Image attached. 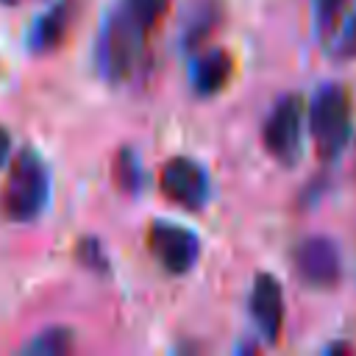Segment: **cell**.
Returning a JSON list of instances; mask_svg holds the SVG:
<instances>
[{
    "instance_id": "cell-17",
    "label": "cell",
    "mask_w": 356,
    "mask_h": 356,
    "mask_svg": "<svg viewBox=\"0 0 356 356\" xmlns=\"http://www.w3.org/2000/svg\"><path fill=\"white\" fill-rule=\"evenodd\" d=\"M334 56L337 58H356V11L345 22V28H342V33L334 44Z\"/></svg>"
},
{
    "instance_id": "cell-20",
    "label": "cell",
    "mask_w": 356,
    "mask_h": 356,
    "mask_svg": "<svg viewBox=\"0 0 356 356\" xmlns=\"http://www.w3.org/2000/svg\"><path fill=\"white\" fill-rule=\"evenodd\" d=\"M0 3H3V6H17L19 0H0Z\"/></svg>"
},
{
    "instance_id": "cell-13",
    "label": "cell",
    "mask_w": 356,
    "mask_h": 356,
    "mask_svg": "<svg viewBox=\"0 0 356 356\" xmlns=\"http://www.w3.org/2000/svg\"><path fill=\"white\" fill-rule=\"evenodd\" d=\"M167 6H170V0H122V3H120V8H122L139 28H145L147 33H150V28L164 17Z\"/></svg>"
},
{
    "instance_id": "cell-19",
    "label": "cell",
    "mask_w": 356,
    "mask_h": 356,
    "mask_svg": "<svg viewBox=\"0 0 356 356\" xmlns=\"http://www.w3.org/2000/svg\"><path fill=\"white\" fill-rule=\"evenodd\" d=\"M334 350H345V353H348V350H350V345H345V342H337V345H328V348H325V353H334Z\"/></svg>"
},
{
    "instance_id": "cell-3",
    "label": "cell",
    "mask_w": 356,
    "mask_h": 356,
    "mask_svg": "<svg viewBox=\"0 0 356 356\" xmlns=\"http://www.w3.org/2000/svg\"><path fill=\"white\" fill-rule=\"evenodd\" d=\"M147 31L139 28L120 6L108 14L100 36H97V70L108 83L125 81L142 56V44Z\"/></svg>"
},
{
    "instance_id": "cell-12",
    "label": "cell",
    "mask_w": 356,
    "mask_h": 356,
    "mask_svg": "<svg viewBox=\"0 0 356 356\" xmlns=\"http://www.w3.org/2000/svg\"><path fill=\"white\" fill-rule=\"evenodd\" d=\"M72 348H75L72 331L56 325V328H47L42 334H36L31 342H25L22 353H28V356H67Z\"/></svg>"
},
{
    "instance_id": "cell-10",
    "label": "cell",
    "mask_w": 356,
    "mask_h": 356,
    "mask_svg": "<svg viewBox=\"0 0 356 356\" xmlns=\"http://www.w3.org/2000/svg\"><path fill=\"white\" fill-rule=\"evenodd\" d=\"M231 72H234L231 56L222 47H211L209 53H203L200 58H195L189 81H192L195 95L209 97V95H217L231 81Z\"/></svg>"
},
{
    "instance_id": "cell-1",
    "label": "cell",
    "mask_w": 356,
    "mask_h": 356,
    "mask_svg": "<svg viewBox=\"0 0 356 356\" xmlns=\"http://www.w3.org/2000/svg\"><path fill=\"white\" fill-rule=\"evenodd\" d=\"M50 200V172L33 147H22L0 192V211L14 222L36 220Z\"/></svg>"
},
{
    "instance_id": "cell-4",
    "label": "cell",
    "mask_w": 356,
    "mask_h": 356,
    "mask_svg": "<svg viewBox=\"0 0 356 356\" xmlns=\"http://www.w3.org/2000/svg\"><path fill=\"white\" fill-rule=\"evenodd\" d=\"M303 97L300 95H284L267 114L261 125V142L264 150L284 167H292L300 159L303 150Z\"/></svg>"
},
{
    "instance_id": "cell-8",
    "label": "cell",
    "mask_w": 356,
    "mask_h": 356,
    "mask_svg": "<svg viewBox=\"0 0 356 356\" xmlns=\"http://www.w3.org/2000/svg\"><path fill=\"white\" fill-rule=\"evenodd\" d=\"M250 317L264 342H278L284 328V292L270 273H259L250 289Z\"/></svg>"
},
{
    "instance_id": "cell-6",
    "label": "cell",
    "mask_w": 356,
    "mask_h": 356,
    "mask_svg": "<svg viewBox=\"0 0 356 356\" xmlns=\"http://www.w3.org/2000/svg\"><path fill=\"white\" fill-rule=\"evenodd\" d=\"M159 186L175 206L184 209H203L209 200V175L197 161L186 156H175L161 167Z\"/></svg>"
},
{
    "instance_id": "cell-9",
    "label": "cell",
    "mask_w": 356,
    "mask_h": 356,
    "mask_svg": "<svg viewBox=\"0 0 356 356\" xmlns=\"http://www.w3.org/2000/svg\"><path fill=\"white\" fill-rule=\"evenodd\" d=\"M75 0H56L42 17H36V22L28 31V50L31 53H50L56 50L67 33L70 25L75 19Z\"/></svg>"
},
{
    "instance_id": "cell-16",
    "label": "cell",
    "mask_w": 356,
    "mask_h": 356,
    "mask_svg": "<svg viewBox=\"0 0 356 356\" xmlns=\"http://www.w3.org/2000/svg\"><path fill=\"white\" fill-rule=\"evenodd\" d=\"M75 256L89 267V270H100L106 273L108 261H106V253H103V245L97 239H81L78 248H75Z\"/></svg>"
},
{
    "instance_id": "cell-15",
    "label": "cell",
    "mask_w": 356,
    "mask_h": 356,
    "mask_svg": "<svg viewBox=\"0 0 356 356\" xmlns=\"http://www.w3.org/2000/svg\"><path fill=\"white\" fill-rule=\"evenodd\" d=\"M345 3L348 0H312V11H314V28H317V36L320 39H328L337 25H339V17L345 11Z\"/></svg>"
},
{
    "instance_id": "cell-18",
    "label": "cell",
    "mask_w": 356,
    "mask_h": 356,
    "mask_svg": "<svg viewBox=\"0 0 356 356\" xmlns=\"http://www.w3.org/2000/svg\"><path fill=\"white\" fill-rule=\"evenodd\" d=\"M8 153H11V134L0 125V170H3L6 159H8Z\"/></svg>"
},
{
    "instance_id": "cell-2",
    "label": "cell",
    "mask_w": 356,
    "mask_h": 356,
    "mask_svg": "<svg viewBox=\"0 0 356 356\" xmlns=\"http://www.w3.org/2000/svg\"><path fill=\"white\" fill-rule=\"evenodd\" d=\"M353 125V106L350 92L342 83H323L309 106V131L317 147V156L325 161H334L348 139Z\"/></svg>"
},
{
    "instance_id": "cell-5",
    "label": "cell",
    "mask_w": 356,
    "mask_h": 356,
    "mask_svg": "<svg viewBox=\"0 0 356 356\" xmlns=\"http://www.w3.org/2000/svg\"><path fill=\"white\" fill-rule=\"evenodd\" d=\"M147 250L167 273L184 275L195 267V261L200 256V239L195 231H189L178 222L156 220L147 228Z\"/></svg>"
},
{
    "instance_id": "cell-7",
    "label": "cell",
    "mask_w": 356,
    "mask_h": 356,
    "mask_svg": "<svg viewBox=\"0 0 356 356\" xmlns=\"http://www.w3.org/2000/svg\"><path fill=\"white\" fill-rule=\"evenodd\" d=\"M295 270L309 286L328 289L342 275L339 248L328 236H309L295 250Z\"/></svg>"
},
{
    "instance_id": "cell-14",
    "label": "cell",
    "mask_w": 356,
    "mask_h": 356,
    "mask_svg": "<svg viewBox=\"0 0 356 356\" xmlns=\"http://www.w3.org/2000/svg\"><path fill=\"white\" fill-rule=\"evenodd\" d=\"M114 181H117V186H120L122 192H128V195H134V192L142 186V167H139L134 150L125 147V150L117 153V159H114Z\"/></svg>"
},
{
    "instance_id": "cell-11",
    "label": "cell",
    "mask_w": 356,
    "mask_h": 356,
    "mask_svg": "<svg viewBox=\"0 0 356 356\" xmlns=\"http://www.w3.org/2000/svg\"><path fill=\"white\" fill-rule=\"evenodd\" d=\"M222 22V3L220 0H197L186 17H184V31H181V44L184 50H197L211 39V33Z\"/></svg>"
}]
</instances>
